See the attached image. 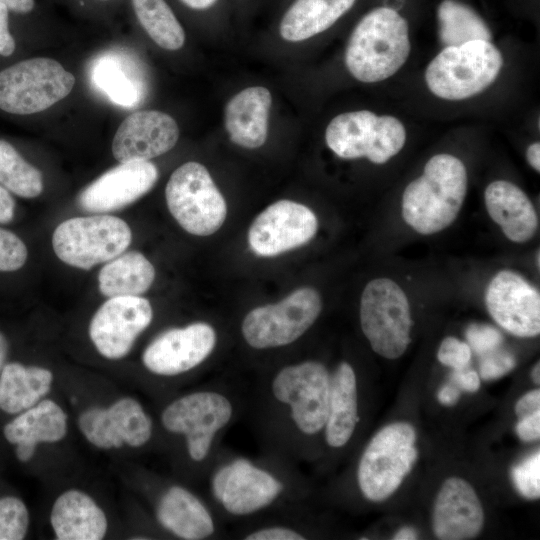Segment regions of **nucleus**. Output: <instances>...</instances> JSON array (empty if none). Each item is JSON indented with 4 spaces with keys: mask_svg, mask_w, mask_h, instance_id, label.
Returning a JSON list of instances; mask_svg holds the SVG:
<instances>
[{
    "mask_svg": "<svg viewBox=\"0 0 540 540\" xmlns=\"http://www.w3.org/2000/svg\"><path fill=\"white\" fill-rule=\"evenodd\" d=\"M467 184V170L458 157L446 153L432 156L423 174L411 181L403 192V220L421 235L443 231L457 218Z\"/></svg>",
    "mask_w": 540,
    "mask_h": 540,
    "instance_id": "nucleus-1",
    "label": "nucleus"
},
{
    "mask_svg": "<svg viewBox=\"0 0 540 540\" xmlns=\"http://www.w3.org/2000/svg\"><path fill=\"white\" fill-rule=\"evenodd\" d=\"M407 21L395 10L379 7L354 28L345 52L349 72L359 81L375 83L394 75L410 54Z\"/></svg>",
    "mask_w": 540,
    "mask_h": 540,
    "instance_id": "nucleus-2",
    "label": "nucleus"
},
{
    "mask_svg": "<svg viewBox=\"0 0 540 540\" xmlns=\"http://www.w3.org/2000/svg\"><path fill=\"white\" fill-rule=\"evenodd\" d=\"M502 66V55L490 41L474 40L444 48L429 63L425 81L437 97L463 100L489 87Z\"/></svg>",
    "mask_w": 540,
    "mask_h": 540,
    "instance_id": "nucleus-3",
    "label": "nucleus"
},
{
    "mask_svg": "<svg viewBox=\"0 0 540 540\" xmlns=\"http://www.w3.org/2000/svg\"><path fill=\"white\" fill-rule=\"evenodd\" d=\"M360 325L372 350L397 359L411 342L410 304L402 287L387 277L367 283L360 300Z\"/></svg>",
    "mask_w": 540,
    "mask_h": 540,
    "instance_id": "nucleus-4",
    "label": "nucleus"
},
{
    "mask_svg": "<svg viewBox=\"0 0 540 540\" xmlns=\"http://www.w3.org/2000/svg\"><path fill=\"white\" fill-rule=\"evenodd\" d=\"M416 432L406 422L389 424L368 443L358 465L357 479L362 494L380 502L401 485L417 459Z\"/></svg>",
    "mask_w": 540,
    "mask_h": 540,
    "instance_id": "nucleus-5",
    "label": "nucleus"
},
{
    "mask_svg": "<svg viewBox=\"0 0 540 540\" xmlns=\"http://www.w3.org/2000/svg\"><path fill=\"white\" fill-rule=\"evenodd\" d=\"M325 140L340 158L365 157L372 163L383 164L402 150L406 130L393 116L359 110L334 117L326 128Z\"/></svg>",
    "mask_w": 540,
    "mask_h": 540,
    "instance_id": "nucleus-6",
    "label": "nucleus"
},
{
    "mask_svg": "<svg viewBox=\"0 0 540 540\" xmlns=\"http://www.w3.org/2000/svg\"><path fill=\"white\" fill-rule=\"evenodd\" d=\"M132 240L129 225L112 215L73 217L53 232L52 246L65 264L88 270L123 253Z\"/></svg>",
    "mask_w": 540,
    "mask_h": 540,
    "instance_id": "nucleus-7",
    "label": "nucleus"
},
{
    "mask_svg": "<svg viewBox=\"0 0 540 540\" xmlns=\"http://www.w3.org/2000/svg\"><path fill=\"white\" fill-rule=\"evenodd\" d=\"M74 84L73 74L54 59L20 61L0 71V109L18 115L38 113L69 95Z\"/></svg>",
    "mask_w": 540,
    "mask_h": 540,
    "instance_id": "nucleus-8",
    "label": "nucleus"
},
{
    "mask_svg": "<svg viewBox=\"0 0 540 540\" xmlns=\"http://www.w3.org/2000/svg\"><path fill=\"white\" fill-rule=\"evenodd\" d=\"M165 196L171 215L190 234L209 236L226 219L225 199L198 162L184 163L171 174Z\"/></svg>",
    "mask_w": 540,
    "mask_h": 540,
    "instance_id": "nucleus-9",
    "label": "nucleus"
},
{
    "mask_svg": "<svg viewBox=\"0 0 540 540\" xmlns=\"http://www.w3.org/2000/svg\"><path fill=\"white\" fill-rule=\"evenodd\" d=\"M321 309L322 300L317 290L299 288L278 303L251 310L242 322V335L255 349L285 346L314 324Z\"/></svg>",
    "mask_w": 540,
    "mask_h": 540,
    "instance_id": "nucleus-10",
    "label": "nucleus"
},
{
    "mask_svg": "<svg viewBox=\"0 0 540 540\" xmlns=\"http://www.w3.org/2000/svg\"><path fill=\"white\" fill-rule=\"evenodd\" d=\"M331 375L317 361H304L282 368L273 378L274 398L289 409L296 428L305 435L319 433L325 426Z\"/></svg>",
    "mask_w": 540,
    "mask_h": 540,
    "instance_id": "nucleus-11",
    "label": "nucleus"
},
{
    "mask_svg": "<svg viewBox=\"0 0 540 540\" xmlns=\"http://www.w3.org/2000/svg\"><path fill=\"white\" fill-rule=\"evenodd\" d=\"M233 414L229 399L214 391H197L168 404L161 413L163 427L183 435L189 457L195 462L207 458L216 434Z\"/></svg>",
    "mask_w": 540,
    "mask_h": 540,
    "instance_id": "nucleus-12",
    "label": "nucleus"
},
{
    "mask_svg": "<svg viewBox=\"0 0 540 540\" xmlns=\"http://www.w3.org/2000/svg\"><path fill=\"white\" fill-rule=\"evenodd\" d=\"M77 423L85 439L99 449L139 448L152 436L150 416L132 397H122L107 407L86 408Z\"/></svg>",
    "mask_w": 540,
    "mask_h": 540,
    "instance_id": "nucleus-13",
    "label": "nucleus"
},
{
    "mask_svg": "<svg viewBox=\"0 0 540 540\" xmlns=\"http://www.w3.org/2000/svg\"><path fill=\"white\" fill-rule=\"evenodd\" d=\"M152 318V307L146 298H108L90 321L89 337L100 355L109 360H119L130 352Z\"/></svg>",
    "mask_w": 540,
    "mask_h": 540,
    "instance_id": "nucleus-14",
    "label": "nucleus"
},
{
    "mask_svg": "<svg viewBox=\"0 0 540 540\" xmlns=\"http://www.w3.org/2000/svg\"><path fill=\"white\" fill-rule=\"evenodd\" d=\"M318 220L307 206L291 200L269 205L252 222L248 243L261 257H273L298 248L313 239Z\"/></svg>",
    "mask_w": 540,
    "mask_h": 540,
    "instance_id": "nucleus-15",
    "label": "nucleus"
},
{
    "mask_svg": "<svg viewBox=\"0 0 540 540\" xmlns=\"http://www.w3.org/2000/svg\"><path fill=\"white\" fill-rule=\"evenodd\" d=\"M485 305L493 320L517 337L530 338L540 333V294L519 273L503 269L488 283Z\"/></svg>",
    "mask_w": 540,
    "mask_h": 540,
    "instance_id": "nucleus-16",
    "label": "nucleus"
},
{
    "mask_svg": "<svg viewBox=\"0 0 540 540\" xmlns=\"http://www.w3.org/2000/svg\"><path fill=\"white\" fill-rule=\"evenodd\" d=\"M211 490L228 513L245 516L271 505L282 493L283 485L250 461L236 459L215 472Z\"/></svg>",
    "mask_w": 540,
    "mask_h": 540,
    "instance_id": "nucleus-17",
    "label": "nucleus"
},
{
    "mask_svg": "<svg viewBox=\"0 0 540 540\" xmlns=\"http://www.w3.org/2000/svg\"><path fill=\"white\" fill-rule=\"evenodd\" d=\"M216 345V332L205 322L171 328L155 337L145 348V368L160 376H176L205 361Z\"/></svg>",
    "mask_w": 540,
    "mask_h": 540,
    "instance_id": "nucleus-18",
    "label": "nucleus"
},
{
    "mask_svg": "<svg viewBox=\"0 0 540 540\" xmlns=\"http://www.w3.org/2000/svg\"><path fill=\"white\" fill-rule=\"evenodd\" d=\"M158 179L150 161L121 163L103 173L78 196L79 207L91 213L121 209L149 192Z\"/></svg>",
    "mask_w": 540,
    "mask_h": 540,
    "instance_id": "nucleus-19",
    "label": "nucleus"
},
{
    "mask_svg": "<svg viewBox=\"0 0 540 540\" xmlns=\"http://www.w3.org/2000/svg\"><path fill=\"white\" fill-rule=\"evenodd\" d=\"M178 138V125L170 115L156 110L137 111L118 127L112 153L120 163L149 161L171 150Z\"/></svg>",
    "mask_w": 540,
    "mask_h": 540,
    "instance_id": "nucleus-20",
    "label": "nucleus"
},
{
    "mask_svg": "<svg viewBox=\"0 0 540 540\" xmlns=\"http://www.w3.org/2000/svg\"><path fill=\"white\" fill-rule=\"evenodd\" d=\"M484 523V512L474 488L464 479H446L434 502L432 524L441 540L475 538Z\"/></svg>",
    "mask_w": 540,
    "mask_h": 540,
    "instance_id": "nucleus-21",
    "label": "nucleus"
},
{
    "mask_svg": "<svg viewBox=\"0 0 540 540\" xmlns=\"http://www.w3.org/2000/svg\"><path fill=\"white\" fill-rule=\"evenodd\" d=\"M68 416L54 400L42 399L3 428L5 439L16 446L19 461H30L41 443L53 444L67 435Z\"/></svg>",
    "mask_w": 540,
    "mask_h": 540,
    "instance_id": "nucleus-22",
    "label": "nucleus"
},
{
    "mask_svg": "<svg viewBox=\"0 0 540 540\" xmlns=\"http://www.w3.org/2000/svg\"><path fill=\"white\" fill-rule=\"evenodd\" d=\"M485 207L490 218L514 243H526L539 226L536 209L527 194L507 180L491 182L484 192Z\"/></svg>",
    "mask_w": 540,
    "mask_h": 540,
    "instance_id": "nucleus-23",
    "label": "nucleus"
},
{
    "mask_svg": "<svg viewBox=\"0 0 540 540\" xmlns=\"http://www.w3.org/2000/svg\"><path fill=\"white\" fill-rule=\"evenodd\" d=\"M93 86L113 103L132 108L147 94V81L136 59L122 51L99 55L91 64Z\"/></svg>",
    "mask_w": 540,
    "mask_h": 540,
    "instance_id": "nucleus-24",
    "label": "nucleus"
},
{
    "mask_svg": "<svg viewBox=\"0 0 540 540\" xmlns=\"http://www.w3.org/2000/svg\"><path fill=\"white\" fill-rule=\"evenodd\" d=\"M50 524L58 540H100L108 530L103 509L79 489H68L55 499Z\"/></svg>",
    "mask_w": 540,
    "mask_h": 540,
    "instance_id": "nucleus-25",
    "label": "nucleus"
},
{
    "mask_svg": "<svg viewBox=\"0 0 540 540\" xmlns=\"http://www.w3.org/2000/svg\"><path fill=\"white\" fill-rule=\"evenodd\" d=\"M271 103L270 91L262 86L234 95L225 107V127L231 141L249 149L262 146L267 139Z\"/></svg>",
    "mask_w": 540,
    "mask_h": 540,
    "instance_id": "nucleus-26",
    "label": "nucleus"
},
{
    "mask_svg": "<svg viewBox=\"0 0 540 540\" xmlns=\"http://www.w3.org/2000/svg\"><path fill=\"white\" fill-rule=\"evenodd\" d=\"M159 524L185 540H201L215 530L213 518L204 504L182 486L170 487L156 507Z\"/></svg>",
    "mask_w": 540,
    "mask_h": 540,
    "instance_id": "nucleus-27",
    "label": "nucleus"
},
{
    "mask_svg": "<svg viewBox=\"0 0 540 540\" xmlns=\"http://www.w3.org/2000/svg\"><path fill=\"white\" fill-rule=\"evenodd\" d=\"M358 416V396L355 372L347 362L340 363L331 375L325 438L331 447H342L351 438Z\"/></svg>",
    "mask_w": 540,
    "mask_h": 540,
    "instance_id": "nucleus-28",
    "label": "nucleus"
},
{
    "mask_svg": "<svg viewBox=\"0 0 540 540\" xmlns=\"http://www.w3.org/2000/svg\"><path fill=\"white\" fill-rule=\"evenodd\" d=\"M53 380L46 367L5 364L0 377V409L14 415L31 408L49 393Z\"/></svg>",
    "mask_w": 540,
    "mask_h": 540,
    "instance_id": "nucleus-29",
    "label": "nucleus"
},
{
    "mask_svg": "<svg viewBox=\"0 0 540 540\" xmlns=\"http://www.w3.org/2000/svg\"><path fill=\"white\" fill-rule=\"evenodd\" d=\"M356 0H296L282 17L279 31L284 40L298 42L330 28Z\"/></svg>",
    "mask_w": 540,
    "mask_h": 540,
    "instance_id": "nucleus-30",
    "label": "nucleus"
},
{
    "mask_svg": "<svg viewBox=\"0 0 540 540\" xmlns=\"http://www.w3.org/2000/svg\"><path fill=\"white\" fill-rule=\"evenodd\" d=\"M155 278L151 262L138 251L121 253L109 260L98 274L100 292L107 298L140 296Z\"/></svg>",
    "mask_w": 540,
    "mask_h": 540,
    "instance_id": "nucleus-31",
    "label": "nucleus"
},
{
    "mask_svg": "<svg viewBox=\"0 0 540 540\" xmlns=\"http://www.w3.org/2000/svg\"><path fill=\"white\" fill-rule=\"evenodd\" d=\"M438 20L440 39L446 47L491 39V33L484 21L472 9L458 1L444 0L438 8Z\"/></svg>",
    "mask_w": 540,
    "mask_h": 540,
    "instance_id": "nucleus-32",
    "label": "nucleus"
},
{
    "mask_svg": "<svg viewBox=\"0 0 540 540\" xmlns=\"http://www.w3.org/2000/svg\"><path fill=\"white\" fill-rule=\"evenodd\" d=\"M132 4L139 23L158 46L166 50L183 46L184 30L164 0H132Z\"/></svg>",
    "mask_w": 540,
    "mask_h": 540,
    "instance_id": "nucleus-33",
    "label": "nucleus"
},
{
    "mask_svg": "<svg viewBox=\"0 0 540 540\" xmlns=\"http://www.w3.org/2000/svg\"><path fill=\"white\" fill-rule=\"evenodd\" d=\"M0 184L23 198H35L43 191L41 172L3 139H0Z\"/></svg>",
    "mask_w": 540,
    "mask_h": 540,
    "instance_id": "nucleus-34",
    "label": "nucleus"
},
{
    "mask_svg": "<svg viewBox=\"0 0 540 540\" xmlns=\"http://www.w3.org/2000/svg\"><path fill=\"white\" fill-rule=\"evenodd\" d=\"M29 512L25 503L14 496L0 498V540H21L28 531Z\"/></svg>",
    "mask_w": 540,
    "mask_h": 540,
    "instance_id": "nucleus-35",
    "label": "nucleus"
},
{
    "mask_svg": "<svg viewBox=\"0 0 540 540\" xmlns=\"http://www.w3.org/2000/svg\"><path fill=\"white\" fill-rule=\"evenodd\" d=\"M512 479L519 493L528 498L540 496V452L527 457L512 469Z\"/></svg>",
    "mask_w": 540,
    "mask_h": 540,
    "instance_id": "nucleus-36",
    "label": "nucleus"
},
{
    "mask_svg": "<svg viewBox=\"0 0 540 540\" xmlns=\"http://www.w3.org/2000/svg\"><path fill=\"white\" fill-rule=\"evenodd\" d=\"M27 257V247L21 238L0 228V272L19 270L26 263Z\"/></svg>",
    "mask_w": 540,
    "mask_h": 540,
    "instance_id": "nucleus-37",
    "label": "nucleus"
},
{
    "mask_svg": "<svg viewBox=\"0 0 540 540\" xmlns=\"http://www.w3.org/2000/svg\"><path fill=\"white\" fill-rule=\"evenodd\" d=\"M437 358L445 366L454 370H462L470 363L471 348L468 343L449 336L442 340Z\"/></svg>",
    "mask_w": 540,
    "mask_h": 540,
    "instance_id": "nucleus-38",
    "label": "nucleus"
},
{
    "mask_svg": "<svg viewBox=\"0 0 540 540\" xmlns=\"http://www.w3.org/2000/svg\"><path fill=\"white\" fill-rule=\"evenodd\" d=\"M468 345L477 354L485 355L501 345L503 337L498 329L486 324H472L466 330Z\"/></svg>",
    "mask_w": 540,
    "mask_h": 540,
    "instance_id": "nucleus-39",
    "label": "nucleus"
},
{
    "mask_svg": "<svg viewBox=\"0 0 540 540\" xmlns=\"http://www.w3.org/2000/svg\"><path fill=\"white\" fill-rule=\"evenodd\" d=\"M516 365L514 355L508 351L495 349L484 355L480 363V376L484 380L500 378Z\"/></svg>",
    "mask_w": 540,
    "mask_h": 540,
    "instance_id": "nucleus-40",
    "label": "nucleus"
},
{
    "mask_svg": "<svg viewBox=\"0 0 540 540\" xmlns=\"http://www.w3.org/2000/svg\"><path fill=\"white\" fill-rule=\"evenodd\" d=\"M247 540H303L305 537L294 529L282 526L266 527L248 534Z\"/></svg>",
    "mask_w": 540,
    "mask_h": 540,
    "instance_id": "nucleus-41",
    "label": "nucleus"
},
{
    "mask_svg": "<svg viewBox=\"0 0 540 540\" xmlns=\"http://www.w3.org/2000/svg\"><path fill=\"white\" fill-rule=\"evenodd\" d=\"M516 432L523 441H534L540 437V410L521 417Z\"/></svg>",
    "mask_w": 540,
    "mask_h": 540,
    "instance_id": "nucleus-42",
    "label": "nucleus"
},
{
    "mask_svg": "<svg viewBox=\"0 0 540 540\" xmlns=\"http://www.w3.org/2000/svg\"><path fill=\"white\" fill-rule=\"evenodd\" d=\"M8 11L5 4L0 2V55L9 56L15 50V41L8 29Z\"/></svg>",
    "mask_w": 540,
    "mask_h": 540,
    "instance_id": "nucleus-43",
    "label": "nucleus"
},
{
    "mask_svg": "<svg viewBox=\"0 0 540 540\" xmlns=\"http://www.w3.org/2000/svg\"><path fill=\"white\" fill-rule=\"evenodd\" d=\"M453 385L468 392H476L480 388V377L474 370H454L451 375Z\"/></svg>",
    "mask_w": 540,
    "mask_h": 540,
    "instance_id": "nucleus-44",
    "label": "nucleus"
},
{
    "mask_svg": "<svg viewBox=\"0 0 540 540\" xmlns=\"http://www.w3.org/2000/svg\"><path fill=\"white\" fill-rule=\"evenodd\" d=\"M537 410H540L539 389L526 393L517 401L515 405V412L519 418L532 414Z\"/></svg>",
    "mask_w": 540,
    "mask_h": 540,
    "instance_id": "nucleus-45",
    "label": "nucleus"
},
{
    "mask_svg": "<svg viewBox=\"0 0 540 540\" xmlns=\"http://www.w3.org/2000/svg\"><path fill=\"white\" fill-rule=\"evenodd\" d=\"M15 201L9 191L0 184V223L6 224L13 220Z\"/></svg>",
    "mask_w": 540,
    "mask_h": 540,
    "instance_id": "nucleus-46",
    "label": "nucleus"
},
{
    "mask_svg": "<svg viewBox=\"0 0 540 540\" xmlns=\"http://www.w3.org/2000/svg\"><path fill=\"white\" fill-rule=\"evenodd\" d=\"M460 397V391L455 385H445L443 386L439 393V401L447 406H451L457 403Z\"/></svg>",
    "mask_w": 540,
    "mask_h": 540,
    "instance_id": "nucleus-47",
    "label": "nucleus"
},
{
    "mask_svg": "<svg viewBox=\"0 0 540 540\" xmlns=\"http://www.w3.org/2000/svg\"><path fill=\"white\" fill-rule=\"evenodd\" d=\"M7 8L16 13H29L34 8V0H0Z\"/></svg>",
    "mask_w": 540,
    "mask_h": 540,
    "instance_id": "nucleus-48",
    "label": "nucleus"
},
{
    "mask_svg": "<svg viewBox=\"0 0 540 540\" xmlns=\"http://www.w3.org/2000/svg\"><path fill=\"white\" fill-rule=\"evenodd\" d=\"M526 158L530 166L536 170L540 171V143L534 142L527 148Z\"/></svg>",
    "mask_w": 540,
    "mask_h": 540,
    "instance_id": "nucleus-49",
    "label": "nucleus"
},
{
    "mask_svg": "<svg viewBox=\"0 0 540 540\" xmlns=\"http://www.w3.org/2000/svg\"><path fill=\"white\" fill-rule=\"evenodd\" d=\"M186 6L196 9L204 10L213 6L217 0H181Z\"/></svg>",
    "mask_w": 540,
    "mask_h": 540,
    "instance_id": "nucleus-50",
    "label": "nucleus"
},
{
    "mask_svg": "<svg viewBox=\"0 0 540 540\" xmlns=\"http://www.w3.org/2000/svg\"><path fill=\"white\" fill-rule=\"evenodd\" d=\"M8 353V341L5 335L0 332V377L5 366Z\"/></svg>",
    "mask_w": 540,
    "mask_h": 540,
    "instance_id": "nucleus-51",
    "label": "nucleus"
},
{
    "mask_svg": "<svg viewBox=\"0 0 540 540\" xmlns=\"http://www.w3.org/2000/svg\"><path fill=\"white\" fill-rule=\"evenodd\" d=\"M393 539L414 540L417 539V532L412 527H403L394 535Z\"/></svg>",
    "mask_w": 540,
    "mask_h": 540,
    "instance_id": "nucleus-52",
    "label": "nucleus"
},
{
    "mask_svg": "<svg viewBox=\"0 0 540 540\" xmlns=\"http://www.w3.org/2000/svg\"><path fill=\"white\" fill-rule=\"evenodd\" d=\"M532 379L535 382V384L540 383V366H539V362H537V364L534 366V368L532 370Z\"/></svg>",
    "mask_w": 540,
    "mask_h": 540,
    "instance_id": "nucleus-53",
    "label": "nucleus"
},
{
    "mask_svg": "<svg viewBox=\"0 0 540 540\" xmlns=\"http://www.w3.org/2000/svg\"><path fill=\"white\" fill-rule=\"evenodd\" d=\"M105 1V0H104Z\"/></svg>",
    "mask_w": 540,
    "mask_h": 540,
    "instance_id": "nucleus-54",
    "label": "nucleus"
}]
</instances>
